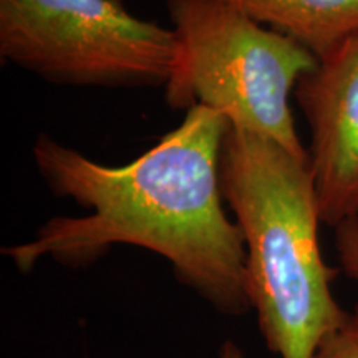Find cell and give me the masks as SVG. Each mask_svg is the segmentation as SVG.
Wrapping results in <instances>:
<instances>
[{"mask_svg": "<svg viewBox=\"0 0 358 358\" xmlns=\"http://www.w3.org/2000/svg\"><path fill=\"white\" fill-rule=\"evenodd\" d=\"M221 178L243 232L249 302L267 348L280 358H313L347 310L332 294L337 271L320 252L322 219L308 163L229 128Z\"/></svg>", "mask_w": 358, "mask_h": 358, "instance_id": "7a4b0ae2", "label": "cell"}, {"mask_svg": "<svg viewBox=\"0 0 358 358\" xmlns=\"http://www.w3.org/2000/svg\"><path fill=\"white\" fill-rule=\"evenodd\" d=\"M176 35L118 0H0V55L52 83L166 87Z\"/></svg>", "mask_w": 358, "mask_h": 358, "instance_id": "277c9868", "label": "cell"}, {"mask_svg": "<svg viewBox=\"0 0 358 358\" xmlns=\"http://www.w3.org/2000/svg\"><path fill=\"white\" fill-rule=\"evenodd\" d=\"M313 358H358V303L322 340Z\"/></svg>", "mask_w": 358, "mask_h": 358, "instance_id": "52a82bcc", "label": "cell"}, {"mask_svg": "<svg viewBox=\"0 0 358 358\" xmlns=\"http://www.w3.org/2000/svg\"><path fill=\"white\" fill-rule=\"evenodd\" d=\"M221 358H245L243 350L236 345L234 342L227 340L221 348Z\"/></svg>", "mask_w": 358, "mask_h": 358, "instance_id": "9c48e42d", "label": "cell"}, {"mask_svg": "<svg viewBox=\"0 0 358 358\" xmlns=\"http://www.w3.org/2000/svg\"><path fill=\"white\" fill-rule=\"evenodd\" d=\"M176 62L164 98L173 108L206 106L239 131L308 163L290 95L319 58L222 0H169Z\"/></svg>", "mask_w": 358, "mask_h": 358, "instance_id": "3957f363", "label": "cell"}, {"mask_svg": "<svg viewBox=\"0 0 358 358\" xmlns=\"http://www.w3.org/2000/svg\"><path fill=\"white\" fill-rule=\"evenodd\" d=\"M322 58L358 35V0H222Z\"/></svg>", "mask_w": 358, "mask_h": 358, "instance_id": "8992f818", "label": "cell"}, {"mask_svg": "<svg viewBox=\"0 0 358 358\" xmlns=\"http://www.w3.org/2000/svg\"><path fill=\"white\" fill-rule=\"evenodd\" d=\"M310 127L308 171L322 222L358 216V35L319 58L295 88Z\"/></svg>", "mask_w": 358, "mask_h": 358, "instance_id": "5b68a950", "label": "cell"}, {"mask_svg": "<svg viewBox=\"0 0 358 358\" xmlns=\"http://www.w3.org/2000/svg\"><path fill=\"white\" fill-rule=\"evenodd\" d=\"M231 124L192 106L173 131L123 166H108L40 134L34 161L45 185L88 209L47 221L32 241L2 250L22 272L40 259L87 266L113 245L151 250L173 266L179 282L216 310H250L243 232L227 216L222 151Z\"/></svg>", "mask_w": 358, "mask_h": 358, "instance_id": "6da1fadb", "label": "cell"}, {"mask_svg": "<svg viewBox=\"0 0 358 358\" xmlns=\"http://www.w3.org/2000/svg\"><path fill=\"white\" fill-rule=\"evenodd\" d=\"M335 248L342 271L358 282V216L335 226Z\"/></svg>", "mask_w": 358, "mask_h": 358, "instance_id": "ba28073f", "label": "cell"}]
</instances>
